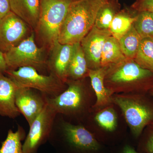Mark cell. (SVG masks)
I'll return each mask as SVG.
<instances>
[{"label":"cell","instance_id":"cell-28","mask_svg":"<svg viewBox=\"0 0 153 153\" xmlns=\"http://www.w3.org/2000/svg\"><path fill=\"white\" fill-rule=\"evenodd\" d=\"M11 11L10 0H0V19L5 16Z\"/></svg>","mask_w":153,"mask_h":153},{"label":"cell","instance_id":"cell-10","mask_svg":"<svg viewBox=\"0 0 153 153\" xmlns=\"http://www.w3.org/2000/svg\"><path fill=\"white\" fill-rule=\"evenodd\" d=\"M30 27L12 11L0 19V52L6 53L27 38Z\"/></svg>","mask_w":153,"mask_h":153},{"label":"cell","instance_id":"cell-13","mask_svg":"<svg viewBox=\"0 0 153 153\" xmlns=\"http://www.w3.org/2000/svg\"><path fill=\"white\" fill-rule=\"evenodd\" d=\"M74 45L55 42L51 47V55L48 66L51 74L62 82L68 80V71L74 51Z\"/></svg>","mask_w":153,"mask_h":153},{"label":"cell","instance_id":"cell-16","mask_svg":"<svg viewBox=\"0 0 153 153\" xmlns=\"http://www.w3.org/2000/svg\"><path fill=\"white\" fill-rule=\"evenodd\" d=\"M11 11L36 30L40 15V0H10Z\"/></svg>","mask_w":153,"mask_h":153},{"label":"cell","instance_id":"cell-19","mask_svg":"<svg viewBox=\"0 0 153 153\" xmlns=\"http://www.w3.org/2000/svg\"><path fill=\"white\" fill-rule=\"evenodd\" d=\"M118 40L110 36L105 42L102 52L101 67H108L126 59Z\"/></svg>","mask_w":153,"mask_h":153},{"label":"cell","instance_id":"cell-18","mask_svg":"<svg viewBox=\"0 0 153 153\" xmlns=\"http://www.w3.org/2000/svg\"><path fill=\"white\" fill-rule=\"evenodd\" d=\"M74 46L73 55L68 68V79H82L88 76L89 68L80 43L74 44Z\"/></svg>","mask_w":153,"mask_h":153},{"label":"cell","instance_id":"cell-31","mask_svg":"<svg viewBox=\"0 0 153 153\" xmlns=\"http://www.w3.org/2000/svg\"><path fill=\"white\" fill-rule=\"evenodd\" d=\"M149 94L150 95L152 96L153 97V88L152 89H151L150 91L149 92Z\"/></svg>","mask_w":153,"mask_h":153},{"label":"cell","instance_id":"cell-20","mask_svg":"<svg viewBox=\"0 0 153 153\" xmlns=\"http://www.w3.org/2000/svg\"><path fill=\"white\" fill-rule=\"evenodd\" d=\"M118 1H111L105 3L97 13L94 26L101 30H109L116 14L120 10Z\"/></svg>","mask_w":153,"mask_h":153},{"label":"cell","instance_id":"cell-27","mask_svg":"<svg viewBox=\"0 0 153 153\" xmlns=\"http://www.w3.org/2000/svg\"><path fill=\"white\" fill-rule=\"evenodd\" d=\"M131 8L137 12H149L153 13V0H135Z\"/></svg>","mask_w":153,"mask_h":153},{"label":"cell","instance_id":"cell-30","mask_svg":"<svg viewBox=\"0 0 153 153\" xmlns=\"http://www.w3.org/2000/svg\"><path fill=\"white\" fill-rule=\"evenodd\" d=\"M119 153H139L137 151L129 144H126L123 147Z\"/></svg>","mask_w":153,"mask_h":153},{"label":"cell","instance_id":"cell-14","mask_svg":"<svg viewBox=\"0 0 153 153\" xmlns=\"http://www.w3.org/2000/svg\"><path fill=\"white\" fill-rule=\"evenodd\" d=\"M18 88L13 79L0 73V116L15 119L21 114L16 103Z\"/></svg>","mask_w":153,"mask_h":153},{"label":"cell","instance_id":"cell-15","mask_svg":"<svg viewBox=\"0 0 153 153\" xmlns=\"http://www.w3.org/2000/svg\"><path fill=\"white\" fill-rule=\"evenodd\" d=\"M106 67L96 69H89L88 76L90 79L91 84L95 93L96 100L93 108L100 109L109 105L112 102V94L108 90L104 84Z\"/></svg>","mask_w":153,"mask_h":153},{"label":"cell","instance_id":"cell-24","mask_svg":"<svg viewBox=\"0 0 153 153\" xmlns=\"http://www.w3.org/2000/svg\"><path fill=\"white\" fill-rule=\"evenodd\" d=\"M134 27L142 38H153V13L149 12H137Z\"/></svg>","mask_w":153,"mask_h":153},{"label":"cell","instance_id":"cell-22","mask_svg":"<svg viewBox=\"0 0 153 153\" xmlns=\"http://www.w3.org/2000/svg\"><path fill=\"white\" fill-rule=\"evenodd\" d=\"M142 38L134 27L118 40L122 50L127 58L134 60Z\"/></svg>","mask_w":153,"mask_h":153},{"label":"cell","instance_id":"cell-3","mask_svg":"<svg viewBox=\"0 0 153 153\" xmlns=\"http://www.w3.org/2000/svg\"><path fill=\"white\" fill-rule=\"evenodd\" d=\"M112 102L119 107L132 133L139 137L153 124V97L147 94H116Z\"/></svg>","mask_w":153,"mask_h":153},{"label":"cell","instance_id":"cell-12","mask_svg":"<svg viewBox=\"0 0 153 153\" xmlns=\"http://www.w3.org/2000/svg\"><path fill=\"white\" fill-rule=\"evenodd\" d=\"M111 36L109 30L93 28L80 42L89 69L100 68L102 52L105 42Z\"/></svg>","mask_w":153,"mask_h":153},{"label":"cell","instance_id":"cell-8","mask_svg":"<svg viewBox=\"0 0 153 153\" xmlns=\"http://www.w3.org/2000/svg\"><path fill=\"white\" fill-rule=\"evenodd\" d=\"M35 38V33H32L16 47L4 53L7 70L22 67H32L38 70L45 66L44 48L37 46Z\"/></svg>","mask_w":153,"mask_h":153},{"label":"cell","instance_id":"cell-7","mask_svg":"<svg viewBox=\"0 0 153 153\" xmlns=\"http://www.w3.org/2000/svg\"><path fill=\"white\" fill-rule=\"evenodd\" d=\"M4 74L19 87L33 88L49 97L57 96L66 89L65 83L53 74L43 75L32 67L7 70Z\"/></svg>","mask_w":153,"mask_h":153},{"label":"cell","instance_id":"cell-17","mask_svg":"<svg viewBox=\"0 0 153 153\" xmlns=\"http://www.w3.org/2000/svg\"><path fill=\"white\" fill-rule=\"evenodd\" d=\"M137 12L131 10H120L116 14L109 28L111 36L119 40L125 35L136 20Z\"/></svg>","mask_w":153,"mask_h":153},{"label":"cell","instance_id":"cell-2","mask_svg":"<svg viewBox=\"0 0 153 153\" xmlns=\"http://www.w3.org/2000/svg\"><path fill=\"white\" fill-rule=\"evenodd\" d=\"M106 0H72L60 29L58 41L74 45L80 43L91 30L100 9Z\"/></svg>","mask_w":153,"mask_h":153},{"label":"cell","instance_id":"cell-6","mask_svg":"<svg viewBox=\"0 0 153 153\" xmlns=\"http://www.w3.org/2000/svg\"><path fill=\"white\" fill-rule=\"evenodd\" d=\"M82 79L66 82L68 87L57 96H46L47 104L57 114L78 116L84 113L90 104L89 91Z\"/></svg>","mask_w":153,"mask_h":153},{"label":"cell","instance_id":"cell-9","mask_svg":"<svg viewBox=\"0 0 153 153\" xmlns=\"http://www.w3.org/2000/svg\"><path fill=\"white\" fill-rule=\"evenodd\" d=\"M57 115L47 103L30 126V130L23 144L24 153H38L40 147L49 140Z\"/></svg>","mask_w":153,"mask_h":153},{"label":"cell","instance_id":"cell-4","mask_svg":"<svg viewBox=\"0 0 153 153\" xmlns=\"http://www.w3.org/2000/svg\"><path fill=\"white\" fill-rule=\"evenodd\" d=\"M60 134H51L49 140L59 152L63 153H98L101 143L96 137L81 125L63 122Z\"/></svg>","mask_w":153,"mask_h":153},{"label":"cell","instance_id":"cell-29","mask_svg":"<svg viewBox=\"0 0 153 153\" xmlns=\"http://www.w3.org/2000/svg\"><path fill=\"white\" fill-rule=\"evenodd\" d=\"M7 69L4 53L0 52V73L4 74Z\"/></svg>","mask_w":153,"mask_h":153},{"label":"cell","instance_id":"cell-21","mask_svg":"<svg viewBox=\"0 0 153 153\" xmlns=\"http://www.w3.org/2000/svg\"><path fill=\"white\" fill-rule=\"evenodd\" d=\"M134 60L143 68L153 71V38H142Z\"/></svg>","mask_w":153,"mask_h":153},{"label":"cell","instance_id":"cell-1","mask_svg":"<svg viewBox=\"0 0 153 153\" xmlns=\"http://www.w3.org/2000/svg\"><path fill=\"white\" fill-rule=\"evenodd\" d=\"M106 68L104 84L112 95L147 94L153 88V71L143 68L133 59L126 58Z\"/></svg>","mask_w":153,"mask_h":153},{"label":"cell","instance_id":"cell-23","mask_svg":"<svg viewBox=\"0 0 153 153\" xmlns=\"http://www.w3.org/2000/svg\"><path fill=\"white\" fill-rule=\"evenodd\" d=\"M25 136V131L21 127L16 131L9 130L6 139L1 143L0 153H24L22 142Z\"/></svg>","mask_w":153,"mask_h":153},{"label":"cell","instance_id":"cell-11","mask_svg":"<svg viewBox=\"0 0 153 153\" xmlns=\"http://www.w3.org/2000/svg\"><path fill=\"white\" fill-rule=\"evenodd\" d=\"M38 91L33 88L19 86L16 94L17 108L29 126L47 105L46 96Z\"/></svg>","mask_w":153,"mask_h":153},{"label":"cell","instance_id":"cell-25","mask_svg":"<svg viewBox=\"0 0 153 153\" xmlns=\"http://www.w3.org/2000/svg\"><path fill=\"white\" fill-rule=\"evenodd\" d=\"M94 119L100 126L106 131H114L117 126V116L111 108L106 107L101 110L97 114Z\"/></svg>","mask_w":153,"mask_h":153},{"label":"cell","instance_id":"cell-32","mask_svg":"<svg viewBox=\"0 0 153 153\" xmlns=\"http://www.w3.org/2000/svg\"><path fill=\"white\" fill-rule=\"evenodd\" d=\"M106 1H117V0H106Z\"/></svg>","mask_w":153,"mask_h":153},{"label":"cell","instance_id":"cell-5","mask_svg":"<svg viewBox=\"0 0 153 153\" xmlns=\"http://www.w3.org/2000/svg\"><path fill=\"white\" fill-rule=\"evenodd\" d=\"M72 0H40V15L36 30L45 44L58 41L60 29Z\"/></svg>","mask_w":153,"mask_h":153},{"label":"cell","instance_id":"cell-26","mask_svg":"<svg viewBox=\"0 0 153 153\" xmlns=\"http://www.w3.org/2000/svg\"><path fill=\"white\" fill-rule=\"evenodd\" d=\"M145 129L139 143L137 151L139 153H153V124Z\"/></svg>","mask_w":153,"mask_h":153}]
</instances>
